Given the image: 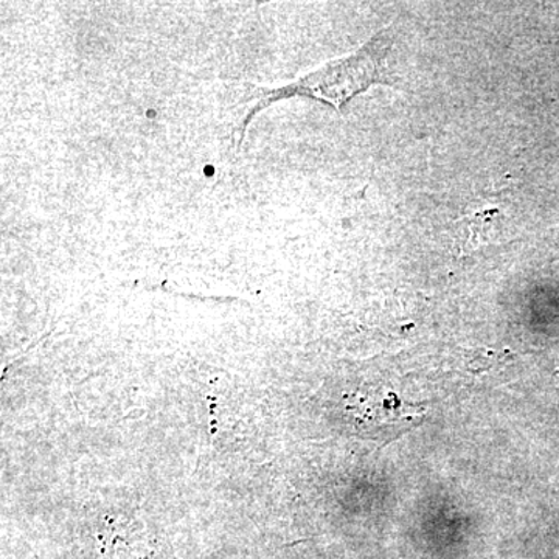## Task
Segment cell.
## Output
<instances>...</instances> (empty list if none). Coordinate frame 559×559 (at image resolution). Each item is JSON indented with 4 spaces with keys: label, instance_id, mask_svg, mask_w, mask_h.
<instances>
[{
    "label": "cell",
    "instance_id": "cell-1",
    "mask_svg": "<svg viewBox=\"0 0 559 559\" xmlns=\"http://www.w3.org/2000/svg\"><path fill=\"white\" fill-rule=\"evenodd\" d=\"M384 53V38L378 35L352 57L330 62L288 86L280 90L257 91L255 106L250 109L242 128H246V124L252 120L253 114L259 112L260 109L297 95L330 103L334 108L342 109V106L352 100L355 95L369 90L373 84L382 83L381 66Z\"/></svg>",
    "mask_w": 559,
    "mask_h": 559
},
{
    "label": "cell",
    "instance_id": "cell-2",
    "mask_svg": "<svg viewBox=\"0 0 559 559\" xmlns=\"http://www.w3.org/2000/svg\"><path fill=\"white\" fill-rule=\"evenodd\" d=\"M359 428L367 439L381 443L399 439L409 429L417 428L425 418L426 409L417 403L401 400L392 390L367 392L366 403L360 404Z\"/></svg>",
    "mask_w": 559,
    "mask_h": 559
}]
</instances>
